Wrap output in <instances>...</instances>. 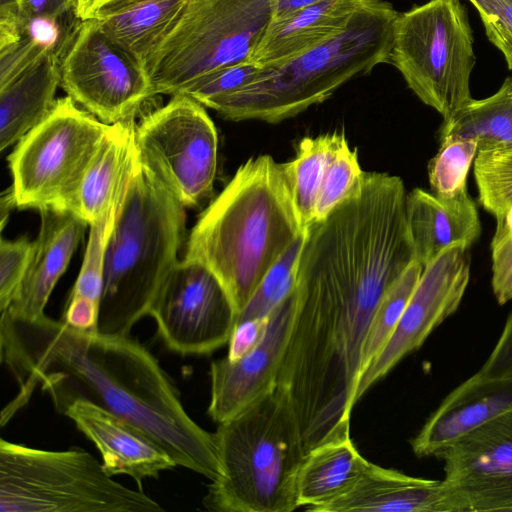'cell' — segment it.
<instances>
[{
  "label": "cell",
  "instance_id": "1",
  "mask_svg": "<svg viewBox=\"0 0 512 512\" xmlns=\"http://www.w3.org/2000/svg\"><path fill=\"white\" fill-rule=\"evenodd\" d=\"M1 357L19 385L11 414L36 387L59 413L86 400L132 423L176 462L211 481L222 475L214 433L186 412L157 359L137 340L79 331L46 314L0 319Z\"/></svg>",
  "mask_w": 512,
  "mask_h": 512
},
{
  "label": "cell",
  "instance_id": "2",
  "mask_svg": "<svg viewBox=\"0 0 512 512\" xmlns=\"http://www.w3.org/2000/svg\"><path fill=\"white\" fill-rule=\"evenodd\" d=\"M304 232L283 163L259 155L244 162L201 213L184 258L212 271L238 317L270 268Z\"/></svg>",
  "mask_w": 512,
  "mask_h": 512
},
{
  "label": "cell",
  "instance_id": "3",
  "mask_svg": "<svg viewBox=\"0 0 512 512\" xmlns=\"http://www.w3.org/2000/svg\"><path fill=\"white\" fill-rule=\"evenodd\" d=\"M382 0H369L347 24L316 47L262 66L253 79L208 108L228 120L278 123L324 102L344 83L391 63L398 16Z\"/></svg>",
  "mask_w": 512,
  "mask_h": 512
},
{
  "label": "cell",
  "instance_id": "4",
  "mask_svg": "<svg viewBox=\"0 0 512 512\" xmlns=\"http://www.w3.org/2000/svg\"><path fill=\"white\" fill-rule=\"evenodd\" d=\"M185 206L138 158L110 235L98 332L128 336L179 261Z\"/></svg>",
  "mask_w": 512,
  "mask_h": 512
},
{
  "label": "cell",
  "instance_id": "5",
  "mask_svg": "<svg viewBox=\"0 0 512 512\" xmlns=\"http://www.w3.org/2000/svg\"><path fill=\"white\" fill-rule=\"evenodd\" d=\"M222 475L211 481L203 505L220 512H291L305 456L286 397L276 388L214 433Z\"/></svg>",
  "mask_w": 512,
  "mask_h": 512
},
{
  "label": "cell",
  "instance_id": "6",
  "mask_svg": "<svg viewBox=\"0 0 512 512\" xmlns=\"http://www.w3.org/2000/svg\"><path fill=\"white\" fill-rule=\"evenodd\" d=\"M142 490L114 481L93 455L0 440V512H159Z\"/></svg>",
  "mask_w": 512,
  "mask_h": 512
},
{
  "label": "cell",
  "instance_id": "7",
  "mask_svg": "<svg viewBox=\"0 0 512 512\" xmlns=\"http://www.w3.org/2000/svg\"><path fill=\"white\" fill-rule=\"evenodd\" d=\"M273 12L274 0H190L145 64L154 95L182 94L217 70L253 62Z\"/></svg>",
  "mask_w": 512,
  "mask_h": 512
},
{
  "label": "cell",
  "instance_id": "8",
  "mask_svg": "<svg viewBox=\"0 0 512 512\" xmlns=\"http://www.w3.org/2000/svg\"><path fill=\"white\" fill-rule=\"evenodd\" d=\"M110 126L69 96L57 99L8 157L16 207L77 214L83 179Z\"/></svg>",
  "mask_w": 512,
  "mask_h": 512
},
{
  "label": "cell",
  "instance_id": "9",
  "mask_svg": "<svg viewBox=\"0 0 512 512\" xmlns=\"http://www.w3.org/2000/svg\"><path fill=\"white\" fill-rule=\"evenodd\" d=\"M391 64L408 87L443 120L471 100L475 64L473 32L459 0H430L399 13L393 29Z\"/></svg>",
  "mask_w": 512,
  "mask_h": 512
},
{
  "label": "cell",
  "instance_id": "10",
  "mask_svg": "<svg viewBox=\"0 0 512 512\" xmlns=\"http://www.w3.org/2000/svg\"><path fill=\"white\" fill-rule=\"evenodd\" d=\"M139 160L185 206H196L213 190L218 135L204 106L186 94L146 114L135 124Z\"/></svg>",
  "mask_w": 512,
  "mask_h": 512
},
{
  "label": "cell",
  "instance_id": "11",
  "mask_svg": "<svg viewBox=\"0 0 512 512\" xmlns=\"http://www.w3.org/2000/svg\"><path fill=\"white\" fill-rule=\"evenodd\" d=\"M60 86L76 104L112 125L134 119L154 96L141 63L93 20L80 21L61 60Z\"/></svg>",
  "mask_w": 512,
  "mask_h": 512
},
{
  "label": "cell",
  "instance_id": "12",
  "mask_svg": "<svg viewBox=\"0 0 512 512\" xmlns=\"http://www.w3.org/2000/svg\"><path fill=\"white\" fill-rule=\"evenodd\" d=\"M165 345L182 355H203L228 344L237 321L218 278L203 264L183 258L173 267L151 305Z\"/></svg>",
  "mask_w": 512,
  "mask_h": 512
},
{
  "label": "cell",
  "instance_id": "13",
  "mask_svg": "<svg viewBox=\"0 0 512 512\" xmlns=\"http://www.w3.org/2000/svg\"><path fill=\"white\" fill-rule=\"evenodd\" d=\"M469 249L449 247L423 268L391 338L358 381L357 401L456 312L470 279Z\"/></svg>",
  "mask_w": 512,
  "mask_h": 512
},
{
  "label": "cell",
  "instance_id": "14",
  "mask_svg": "<svg viewBox=\"0 0 512 512\" xmlns=\"http://www.w3.org/2000/svg\"><path fill=\"white\" fill-rule=\"evenodd\" d=\"M439 458L454 512L512 511V410L462 436Z\"/></svg>",
  "mask_w": 512,
  "mask_h": 512
},
{
  "label": "cell",
  "instance_id": "15",
  "mask_svg": "<svg viewBox=\"0 0 512 512\" xmlns=\"http://www.w3.org/2000/svg\"><path fill=\"white\" fill-rule=\"evenodd\" d=\"M296 308L295 290L269 316L262 340L236 360L210 366L208 414L218 424L247 411L277 387Z\"/></svg>",
  "mask_w": 512,
  "mask_h": 512
},
{
  "label": "cell",
  "instance_id": "16",
  "mask_svg": "<svg viewBox=\"0 0 512 512\" xmlns=\"http://www.w3.org/2000/svg\"><path fill=\"white\" fill-rule=\"evenodd\" d=\"M92 441L110 476L128 475L142 490L145 478H157L177 466L174 459L141 429L92 402L74 401L63 413Z\"/></svg>",
  "mask_w": 512,
  "mask_h": 512
},
{
  "label": "cell",
  "instance_id": "17",
  "mask_svg": "<svg viewBox=\"0 0 512 512\" xmlns=\"http://www.w3.org/2000/svg\"><path fill=\"white\" fill-rule=\"evenodd\" d=\"M512 410V375H472L451 393L430 415L411 448L418 457H440L467 433Z\"/></svg>",
  "mask_w": 512,
  "mask_h": 512
},
{
  "label": "cell",
  "instance_id": "18",
  "mask_svg": "<svg viewBox=\"0 0 512 512\" xmlns=\"http://www.w3.org/2000/svg\"><path fill=\"white\" fill-rule=\"evenodd\" d=\"M40 217L28 267L11 305L4 311L14 317L35 319L45 314L48 299L89 226L70 211L42 210Z\"/></svg>",
  "mask_w": 512,
  "mask_h": 512
},
{
  "label": "cell",
  "instance_id": "19",
  "mask_svg": "<svg viewBox=\"0 0 512 512\" xmlns=\"http://www.w3.org/2000/svg\"><path fill=\"white\" fill-rule=\"evenodd\" d=\"M318 512H454L442 480L368 466L345 493Z\"/></svg>",
  "mask_w": 512,
  "mask_h": 512
},
{
  "label": "cell",
  "instance_id": "20",
  "mask_svg": "<svg viewBox=\"0 0 512 512\" xmlns=\"http://www.w3.org/2000/svg\"><path fill=\"white\" fill-rule=\"evenodd\" d=\"M406 221L415 260L423 268L449 247L470 248L481 234L478 211L468 193L440 198L415 188L406 196Z\"/></svg>",
  "mask_w": 512,
  "mask_h": 512
},
{
  "label": "cell",
  "instance_id": "21",
  "mask_svg": "<svg viewBox=\"0 0 512 512\" xmlns=\"http://www.w3.org/2000/svg\"><path fill=\"white\" fill-rule=\"evenodd\" d=\"M71 37L46 51L29 68L0 87V148L4 151L52 111L61 82V60Z\"/></svg>",
  "mask_w": 512,
  "mask_h": 512
},
{
  "label": "cell",
  "instance_id": "22",
  "mask_svg": "<svg viewBox=\"0 0 512 512\" xmlns=\"http://www.w3.org/2000/svg\"><path fill=\"white\" fill-rule=\"evenodd\" d=\"M369 0H323L292 16L272 21L253 54L262 66L292 59L339 32Z\"/></svg>",
  "mask_w": 512,
  "mask_h": 512
},
{
  "label": "cell",
  "instance_id": "23",
  "mask_svg": "<svg viewBox=\"0 0 512 512\" xmlns=\"http://www.w3.org/2000/svg\"><path fill=\"white\" fill-rule=\"evenodd\" d=\"M134 119L112 124L83 179L77 214L90 226L125 194L136 161Z\"/></svg>",
  "mask_w": 512,
  "mask_h": 512
},
{
  "label": "cell",
  "instance_id": "24",
  "mask_svg": "<svg viewBox=\"0 0 512 512\" xmlns=\"http://www.w3.org/2000/svg\"><path fill=\"white\" fill-rule=\"evenodd\" d=\"M190 0H117L92 18L144 67L176 26Z\"/></svg>",
  "mask_w": 512,
  "mask_h": 512
},
{
  "label": "cell",
  "instance_id": "25",
  "mask_svg": "<svg viewBox=\"0 0 512 512\" xmlns=\"http://www.w3.org/2000/svg\"><path fill=\"white\" fill-rule=\"evenodd\" d=\"M368 464L350 436L312 448L305 454L297 476L298 506L318 512L350 489Z\"/></svg>",
  "mask_w": 512,
  "mask_h": 512
},
{
  "label": "cell",
  "instance_id": "26",
  "mask_svg": "<svg viewBox=\"0 0 512 512\" xmlns=\"http://www.w3.org/2000/svg\"><path fill=\"white\" fill-rule=\"evenodd\" d=\"M124 197L125 195L103 218L89 226V240L83 263L63 318V321L73 329L98 331L106 247Z\"/></svg>",
  "mask_w": 512,
  "mask_h": 512
},
{
  "label": "cell",
  "instance_id": "27",
  "mask_svg": "<svg viewBox=\"0 0 512 512\" xmlns=\"http://www.w3.org/2000/svg\"><path fill=\"white\" fill-rule=\"evenodd\" d=\"M473 139L478 150L512 147V78L507 77L493 95L472 99L452 117L443 120L439 140Z\"/></svg>",
  "mask_w": 512,
  "mask_h": 512
},
{
  "label": "cell",
  "instance_id": "28",
  "mask_svg": "<svg viewBox=\"0 0 512 512\" xmlns=\"http://www.w3.org/2000/svg\"><path fill=\"white\" fill-rule=\"evenodd\" d=\"M344 134L334 132L301 139L295 157L283 163L304 231L314 223L317 195L328 164Z\"/></svg>",
  "mask_w": 512,
  "mask_h": 512
},
{
  "label": "cell",
  "instance_id": "29",
  "mask_svg": "<svg viewBox=\"0 0 512 512\" xmlns=\"http://www.w3.org/2000/svg\"><path fill=\"white\" fill-rule=\"evenodd\" d=\"M422 271L423 266L413 261L380 300L363 342L360 377L391 338Z\"/></svg>",
  "mask_w": 512,
  "mask_h": 512
},
{
  "label": "cell",
  "instance_id": "30",
  "mask_svg": "<svg viewBox=\"0 0 512 512\" xmlns=\"http://www.w3.org/2000/svg\"><path fill=\"white\" fill-rule=\"evenodd\" d=\"M305 232L270 268L238 315L236 324L245 320L268 318L292 294L296 287L298 262Z\"/></svg>",
  "mask_w": 512,
  "mask_h": 512
},
{
  "label": "cell",
  "instance_id": "31",
  "mask_svg": "<svg viewBox=\"0 0 512 512\" xmlns=\"http://www.w3.org/2000/svg\"><path fill=\"white\" fill-rule=\"evenodd\" d=\"M478 151L473 139H446L428 164L432 193L454 198L467 192V176Z\"/></svg>",
  "mask_w": 512,
  "mask_h": 512
},
{
  "label": "cell",
  "instance_id": "32",
  "mask_svg": "<svg viewBox=\"0 0 512 512\" xmlns=\"http://www.w3.org/2000/svg\"><path fill=\"white\" fill-rule=\"evenodd\" d=\"M478 200L494 217L512 207V147L478 150L474 160Z\"/></svg>",
  "mask_w": 512,
  "mask_h": 512
},
{
  "label": "cell",
  "instance_id": "33",
  "mask_svg": "<svg viewBox=\"0 0 512 512\" xmlns=\"http://www.w3.org/2000/svg\"><path fill=\"white\" fill-rule=\"evenodd\" d=\"M364 173L357 150L351 149L345 136L335 150L326 169L315 206V220H323L360 184Z\"/></svg>",
  "mask_w": 512,
  "mask_h": 512
},
{
  "label": "cell",
  "instance_id": "34",
  "mask_svg": "<svg viewBox=\"0 0 512 512\" xmlns=\"http://www.w3.org/2000/svg\"><path fill=\"white\" fill-rule=\"evenodd\" d=\"M491 241L493 294L499 304L512 300V207L495 216Z\"/></svg>",
  "mask_w": 512,
  "mask_h": 512
},
{
  "label": "cell",
  "instance_id": "35",
  "mask_svg": "<svg viewBox=\"0 0 512 512\" xmlns=\"http://www.w3.org/2000/svg\"><path fill=\"white\" fill-rule=\"evenodd\" d=\"M262 65L244 62L217 70L194 83L186 94L204 107L250 82Z\"/></svg>",
  "mask_w": 512,
  "mask_h": 512
},
{
  "label": "cell",
  "instance_id": "36",
  "mask_svg": "<svg viewBox=\"0 0 512 512\" xmlns=\"http://www.w3.org/2000/svg\"><path fill=\"white\" fill-rule=\"evenodd\" d=\"M34 241L26 237L0 242V312L11 305L28 267Z\"/></svg>",
  "mask_w": 512,
  "mask_h": 512
},
{
  "label": "cell",
  "instance_id": "37",
  "mask_svg": "<svg viewBox=\"0 0 512 512\" xmlns=\"http://www.w3.org/2000/svg\"><path fill=\"white\" fill-rule=\"evenodd\" d=\"M59 43L51 44L26 31L18 42L0 49V87L8 84Z\"/></svg>",
  "mask_w": 512,
  "mask_h": 512
},
{
  "label": "cell",
  "instance_id": "38",
  "mask_svg": "<svg viewBox=\"0 0 512 512\" xmlns=\"http://www.w3.org/2000/svg\"><path fill=\"white\" fill-rule=\"evenodd\" d=\"M477 9L486 35L500 51L512 46V0H469Z\"/></svg>",
  "mask_w": 512,
  "mask_h": 512
},
{
  "label": "cell",
  "instance_id": "39",
  "mask_svg": "<svg viewBox=\"0 0 512 512\" xmlns=\"http://www.w3.org/2000/svg\"><path fill=\"white\" fill-rule=\"evenodd\" d=\"M76 0H19L13 13H0L14 16L27 31L31 22L44 20L61 23L71 13H75Z\"/></svg>",
  "mask_w": 512,
  "mask_h": 512
},
{
  "label": "cell",
  "instance_id": "40",
  "mask_svg": "<svg viewBox=\"0 0 512 512\" xmlns=\"http://www.w3.org/2000/svg\"><path fill=\"white\" fill-rule=\"evenodd\" d=\"M477 374L483 377L512 375V312L506 320L498 342Z\"/></svg>",
  "mask_w": 512,
  "mask_h": 512
},
{
  "label": "cell",
  "instance_id": "41",
  "mask_svg": "<svg viewBox=\"0 0 512 512\" xmlns=\"http://www.w3.org/2000/svg\"><path fill=\"white\" fill-rule=\"evenodd\" d=\"M269 317L245 320L236 324L228 342L227 358L236 360L252 350L264 337Z\"/></svg>",
  "mask_w": 512,
  "mask_h": 512
},
{
  "label": "cell",
  "instance_id": "42",
  "mask_svg": "<svg viewBox=\"0 0 512 512\" xmlns=\"http://www.w3.org/2000/svg\"><path fill=\"white\" fill-rule=\"evenodd\" d=\"M323 0H274L272 21L284 20L293 14Z\"/></svg>",
  "mask_w": 512,
  "mask_h": 512
},
{
  "label": "cell",
  "instance_id": "43",
  "mask_svg": "<svg viewBox=\"0 0 512 512\" xmlns=\"http://www.w3.org/2000/svg\"><path fill=\"white\" fill-rule=\"evenodd\" d=\"M117 0H76L75 13L80 21L92 19L106 5Z\"/></svg>",
  "mask_w": 512,
  "mask_h": 512
},
{
  "label": "cell",
  "instance_id": "44",
  "mask_svg": "<svg viewBox=\"0 0 512 512\" xmlns=\"http://www.w3.org/2000/svg\"><path fill=\"white\" fill-rule=\"evenodd\" d=\"M13 207H16V205H15L12 189L10 187L2 194V197H1L0 212H1V229L2 230L7 222V219L9 216V211Z\"/></svg>",
  "mask_w": 512,
  "mask_h": 512
},
{
  "label": "cell",
  "instance_id": "45",
  "mask_svg": "<svg viewBox=\"0 0 512 512\" xmlns=\"http://www.w3.org/2000/svg\"><path fill=\"white\" fill-rule=\"evenodd\" d=\"M19 0H0V13H13Z\"/></svg>",
  "mask_w": 512,
  "mask_h": 512
},
{
  "label": "cell",
  "instance_id": "46",
  "mask_svg": "<svg viewBox=\"0 0 512 512\" xmlns=\"http://www.w3.org/2000/svg\"><path fill=\"white\" fill-rule=\"evenodd\" d=\"M501 52H502V54L505 57V60H506L507 65H508V68L510 70H512V46L503 49ZM511 78H512V76H511Z\"/></svg>",
  "mask_w": 512,
  "mask_h": 512
}]
</instances>
